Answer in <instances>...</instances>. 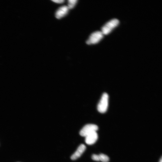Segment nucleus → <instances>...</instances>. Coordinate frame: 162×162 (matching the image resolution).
Wrapping results in <instances>:
<instances>
[{
  "label": "nucleus",
  "instance_id": "obj_1",
  "mask_svg": "<svg viewBox=\"0 0 162 162\" xmlns=\"http://www.w3.org/2000/svg\"><path fill=\"white\" fill-rule=\"evenodd\" d=\"M119 21L117 19H113L107 22L102 27V32L104 35L109 33L114 28L118 26Z\"/></svg>",
  "mask_w": 162,
  "mask_h": 162
},
{
  "label": "nucleus",
  "instance_id": "obj_11",
  "mask_svg": "<svg viewBox=\"0 0 162 162\" xmlns=\"http://www.w3.org/2000/svg\"><path fill=\"white\" fill-rule=\"evenodd\" d=\"M52 1L57 3H62L65 1L63 0H54V1Z\"/></svg>",
  "mask_w": 162,
  "mask_h": 162
},
{
  "label": "nucleus",
  "instance_id": "obj_9",
  "mask_svg": "<svg viewBox=\"0 0 162 162\" xmlns=\"http://www.w3.org/2000/svg\"><path fill=\"white\" fill-rule=\"evenodd\" d=\"M77 1V0H69L68 6H67L69 9H71L73 8Z\"/></svg>",
  "mask_w": 162,
  "mask_h": 162
},
{
  "label": "nucleus",
  "instance_id": "obj_4",
  "mask_svg": "<svg viewBox=\"0 0 162 162\" xmlns=\"http://www.w3.org/2000/svg\"><path fill=\"white\" fill-rule=\"evenodd\" d=\"M98 129V127L96 125L88 124L85 125L80 132V135L85 137L91 133L97 131Z\"/></svg>",
  "mask_w": 162,
  "mask_h": 162
},
{
  "label": "nucleus",
  "instance_id": "obj_10",
  "mask_svg": "<svg viewBox=\"0 0 162 162\" xmlns=\"http://www.w3.org/2000/svg\"><path fill=\"white\" fill-rule=\"evenodd\" d=\"M92 159L95 161H100L99 156V155L96 154H93L92 157Z\"/></svg>",
  "mask_w": 162,
  "mask_h": 162
},
{
  "label": "nucleus",
  "instance_id": "obj_8",
  "mask_svg": "<svg viewBox=\"0 0 162 162\" xmlns=\"http://www.w3.org/2000/svg\"><path fill=\"white\" fill-rule=\"evenodd\" d=\"M100 161L102 162H108L109 160V157L105 154H100L99 155Z\"/></svg>",
  "mask_w": 162,
  "mask_h": 162
},
{
  "label": "nucleus",
  "instance_id": "obj_5",
  "mask_svg": "<svg viewBox=\"0 0 162 162\" xmlns=\"http://www.w3.org/2000/svg\"><path fill=\"white\" fill-rule=\"evenodd\" d=\"M85 137L86 143L91 145L94 144L97 141L98 138V135L97 131H94Z\"/></svg>",
  "mask_w": 162,
  "mask_h": 162
},
{
  "label": "nucleus",
  "instance_id": "obj_2",
  "mask_svg": "<svg viewBox=\"0 0 162 162\" xmlns=\"http://www.w3.org/2000/svg\"><path fill=\"white\" fill-rule=\"evenodd\" d=\"M109 96L107 93H104L97 106L98 111L100 113H105L108 106Z\"/></svg>",
  "mask_w": 162,
  "mask_h": 162
},
{
  "label": "nucleus",
  "instance_id": "obj_3",
  "mask_svg": "<svg viewBox=\"0 0 162 162\" xmlns=\"http://www.w3.org/2000/svg\"><path fill=\"white\" fill-rule=\"evenodd\" d=\"M103 36L101 31L95 32L90 35L86 43L89 45L97 43L102 39Z\"/></svg>",
  "mask_w": 162,
  "mask_h": 162
},
{
  "label": "nucleus",
  "instance_id": "obj_6",
  "mask_svg": "<svg viewBox=\"0 0 162 162\" xmlns=\"http://www.w3.org/2000/svg\"><path fill=\"white\" fill-rule=\"evenodd\" d=\"M69 9L67 6H64L60 7L56 13V17L58 19L62 18L67 14Z\"/></svg>",
  "mask_w": 162,
  "mask_h": 162
},
{
  "label": "nucleus",
  "instance_id": "obj_7",
  "mask_svg": "<svg viewBox=\"0 0 162 162\" xmlns=\"http://www.w3.org/2000/svg\"><path fill=\"white\" fill-rule=\"evenodd\" d=\"M86 149V147L83 145H81L78 148L77 150L71 156V159L72 160H75L79 158L83 154Z\"/></svg>",
  "mask_w": 162,
  "mask_h": 162
},
{
  "label": "nucleus",
  "instance_id": "obj_12",
  "mask_svg": "<svg viewBox=\"0 0 162 162\" xmlns=\"http://www.w3.org/2000/svg\"><path fill=\"white\" fill-rule=\"evenodd\" d=\"M159 162H162V158L161 157L159 161Z\"/></svg>",
  "mask_w": 162,
  "mask_h": 162
}]
</instances>
